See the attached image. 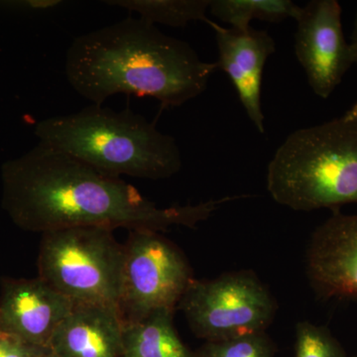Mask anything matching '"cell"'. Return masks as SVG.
<instances>
[{"label": "cell", "mask_w": 357, "mask_h": 357, "mask_svg": "<svg viewBox=\"0 0 357 357\" xmlns=\"http://www.w3.org/2000/svg\"><path fill=\"white\" fill-rule=\"evenodd\" d=\"M1 181L2 208L14 225L41 234L76 227L156 232L174 227L194 229L222 204L239 199L160 208L121 177L40 142L6 161Z\"/></svg>", "instance_id": "1"}, {"label": "cell", "mask_w": 357, "mask_h": 357, "mask_svg": "<svg viewBox=\"0 0 357 357\" xmlns=\"http://www.w3.org/2000/svg\"><path fill=\"white\" fill-rule=\"evenodd\" d=\"M218 70L187 42L134 17L76 37L65 62L70 86L91 105L126 93L150 96L165 109L198 98Z\"/></svg>", "instance_id": "2"}, {"label": "cell", "mask_w": 357, "mask_h": 357, "mask_svg": "<svg viewBox=\"0 0 357 357\" xmlns=\"http://www.w3.org/2000/svg\"><path fill=\"white\" fill-rule=\"evenodd\" d=\"M34 133L40 143L115 177L164 180L183 166L175 138L130 109L91 105L39 121Z\"/></svg>", "instance_id": "3"}, {"label": "cell", "mask_w": 357, "mask_h": 357, "mask_svg": "<svg viewBox=\"0 0 357 357\" xmlns=\"http://www.w3.org/2000/svg\"><path fill=\"white\" fill-rule=\"evenodd\" d=\"M271 198L293 211H338L357 204V107L293 131L267 167Z\"/></svg>", "instance_id": "4"}, {"label": "cell", "mask_w": 357, "mask_h": 357, "mask_svg": "<svg viewBox=\"0 0 357 357\" xmlns=\"http://www.w3.org/2000/svg\"><path fill=\"white\" fill-rule=\"evenodd\" d=\"M112 231L76 227L42 234L39 278L75 304L119 310L123 245Z\"/></svg>", "instance_id": "5"}, {"label": "cell", "mask_w": 357, "mask_h": 357, "mask_svg": "<svg viewBox=\"0 0 357 357\" xmlns=\"http://www.w3.org/2000/svg\"><path fill=\"white\" fill-rule=\"evenodd\" d=\"M177 307L192 333L206 342L265 333L277 309L266 286L248 270L194 279Z\"/></svg>", "instance_id": "6"}, {"label": "cell", "mask_w": 357, "mask_h": 357, "mask_svg": "<svg viewBox=\"0 0 357 357\" xmlns=\"http://www.w3.org/2000/svg\"><path fill=\"white\" fill-rule=\"evenodd\" d=\"M194 280L187 258L160 232L130 231L123 245L119 312L123 324L160 310L175 311Z\"/></svg>", "instance_id": "7"}, {"label": "cell", "mask_w": 357, "mask_h": 357, "mask_svg": "<svg viewBox=\"0 0 357 357\" xmlns=\"http://www.w3.org/2000/svg\"><path fill=\"white\" fill-rule=\"evenodd\" d=\"M337 0H312L296 18L295 55L314 95L330 98L352 66L356 53L345 39Z\"/></svg>", "instance_id": "8"}, {"label": "cell", "mask_w": 357, "mask_h": 357, "mask_svg": "<svg viewBox=\"0 0 357 357\" xmlns=\"http://www.w3.org/2000/svg\"><path fill=\"white\" fill-rule=\"evenodd\" d=\"M307 272L319 297L357 298V213L333 211L317 227L307 249Z\"/></svg>", "instance_id": "9"}, {"label": "cell", "mask_w": 357, "mask_h": 357, "mask_svg": "<svg viewBox=\"0 0 357 357\" xmlns=\"http://www.w3.org/2000/svg\"><path fill=\"white\" fill-rule=\"evenodd\" d=\"M75 305L39 277L4 279L0 289V328L28 344L49 349L52 337Z\"/></svg>", "instance_id": "10"}, {"label": "cell", "mask_w": 357, "mask_h": 357, "mask_svg": "<svg viewBox=\"0 0 357 357\" xmlns=\"http://www.w3.org/2000/svg\"><path fill=\"white\" fill-rule=\"evenodd\" d=\"M218 51V69L229 76L246 114L257 129L265 132L262 112L263 70L268 58L276 51V43L265 30L225 28L211 21Z\"/></svg>", "instance_id": "11"}, {"label": "cell", "mask_w": 357, "mask_h": 357, "mask_svg": "<svg viewBox=\"0 0 357 357\" xmlns=\"http://www.w3.org/2000/svg\"><path fill=\"white\" fill-rule=\"evenodd\" d=\"M123 321L119 310L76 304L49 344L58 357H121Z\"/></svg>", "instance_id": "12"}, {"label": "cell", "mask_w": 357, "mask_h": 357, "mask_svg": "<svg viewBox=\"0 0 357 357\" xmlns=\"http://www.w3.org/2000/svg\"><path fill=\"white\" fill-rule=\"evenodd\" d=\"M173 310H160L123 324L121 357H196L178 337Z\"/></svg>", "instance_id": "13"}, {"label": "cell", "mask_w": 357, "mask_h": 357, "mask_svg": "<svg viewBox=\"0 0 357 357\" xmlns=\"http://www.w3.org/2000/svg\"><path fill=\"white\" fill-rule=\"evenodd\" d=\"M302 7L291 0H211L208 13L231 28L245 29L251 21L281 23L299 16Z\"/></svg>", "instance_id": "14"}, {"label": "cell", "mask_w": 357, "mask_h": 357, "mask_svg": "<svg viewBox=\"0 0 357 357\" xmlns=\"http://www.w3.org/2000/svg\"><path fill=\"white\" fill-rule=\"evenodd\" d=\"M211 0H107L105 3L139 15L155 26L184 28L195 21L210 24L206 13Z\"/></svg>", "instance_id": "15"}, {"label": "cell", "mask_w": 357, "mask_h": 357, "mask_svg": "<svg viewBox=\"0 0 357 357\" xmlns=\"http://www.w3.org/2000/svg\"><path fill=\"white\" fill-rule=\"evenodd\" d=\"M196 357H274V347L266 333H259L206 342Z\"/></svg>", "instance_id": "16"}, {"label": "cell", "mask_w": 357, "mask_h": 357, "mask_svg": "<svg viewBox=\"0 0 357 357\" xmlns=\"http://www.w3.org/2000/svg\"><path fill=\"white\" fill-rule=\"evenodd\" d=\"M295 357H349L326 326L301 321L296 326Z\"/></svg>", "instance_id": "17"}, {"label": "cell", "mask_w": 357, "mask_h": 357, "mask_svg": "<svg viewBox=\"0 0 357 357\" xmlns=\"http://www.w3.org/2000/svg\"><path fill=\"white\" fill-rule=\"evenodd\" d=\"M49 349L28 344L0 328V357H41Z\"/></svg>", "instance_id": "18"}, {"label": "cell", "mask_w": 357, "mask_h": 357, "mask_svg": "<svg viewBox=\"0 0 357 357\" xmlns=\"http://www.w3.org/2000/svg\"><path fill=\"white\" fill-rule=\"evenodd\" d=\"M62 0H26V1L0 2V6L11 10L22 11L29 13H54L61 6H64Z\"/></svg>", "instance_id": "19"}, {"label": "cell", "mask_w": 357, "mask_h": 357, "mask_svg": "<svg viewBox=\"0 0 357 357\" xmlns=\"http://www.w3.org/2000/svg\"><path fill=\"white\" fill-rule=\"evenodd\" d=\"M352 47L354 49V53H356V65H357V9L356 18H354V31H352L351 42ZM354 107H357V100L354 103Z\"/></svg>", "instance_id": "20"}, {"label": "cell", "mask_w": 357, "mask_h": 357, "mask_svg": "<svg viewBox=\"0 0 357 357\" xmlns=\"http://www.w3.org/2000/svg\"><path fill=\"white\" fill-rule=\"evenodd\" d=\"M41 357H58V356H56L55 354H52L50 349H49V351L47 352H45L43 356H42Z\"/></svg>", "instance_id": "21"}, {"label": "cell", "mask_w": 357, "mask_h": 357, "mask_svg": "<svg viewBox=\"0 0 357 357\" xmlns=\"http://www.w3.org/2000/svg\"><path fill=\"white\" fill-rule=\"evenodd\" d=\"M352 357H357V356H352Z\"/></svg>", "instance_id": "22"}]
</instances>
